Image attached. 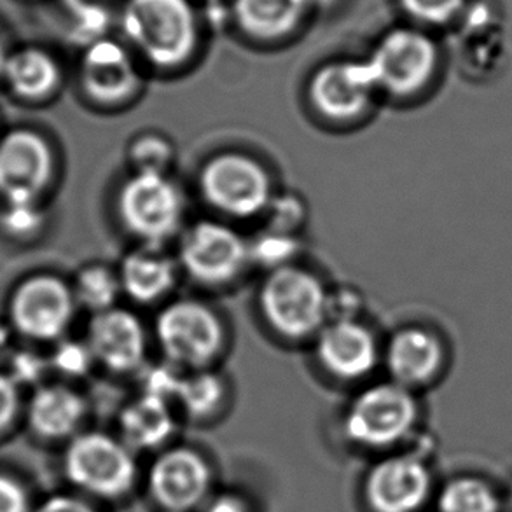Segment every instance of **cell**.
I'll list each match as a JSON object with an SVG mask.
<instances>
[{
    "label": "cell",
    "instance_id": "obj_28",
    "mask_svg": "<svg viewBox=\"0 0 512 512\" xmlns=\"http://www.w3.org/2000/svg\"><path fill=\"white\" fill-rule=\"evenodd\" d=\"M118 0H60L63 9L72 18V34L88 46L105 37L111 23L112 6Z\"/></svg>",
    "mask_w": 512,
    "mask_h": 512
},
{
    "label": "cell",
    "instance_id": "obj_35",
    "mask_svg": "<svg viewBox=\"0 0 512 512\" xmlns=\"http://www.w3.org/2000/svg\"><path fill=\"white\" fill-rule=\"evenodd\" d=\"M364 306V298L355 287H338L327 292V322L357 320Z\"/></svg>",
    "mask_w": 512,
    "mask_h": 512
},
{
    "label": "cell",
    "instance_id": "obj_12",
    "mask_svg": "<svg viewBox=\"0 0 512 512\" xmlns=\"http://www.w3.org/2000/svg\"><path fill=\"white\" fill-rule=\"evenodd\" d=\"M76 296L69 285L55 277H34L16 289L11 315L14 326L32 340L62 338L76 313Z\"/></svg>",
    "mask_w": 512,
    "mask_h": 512
},
{
    "label": "cell",
    "instance_id": "obj_36",
    "mask_svg": "<svg viewBox=\"0 0 512 512\" xmlns=\"http://www.w3.org/2000/svg\"><path fill=\"white\" fill-rule=\"evenodd\" d=\"M0 512H32L25 486L6 474H0Z\"/></svg>",
    "mask_w": 512,
    "mask_h": 512
},
{
    "label": "cell",
    "instance_id": "obj_5",
    "mask_svg": "<svg viewBox=\"0 0 512 512\" xmlns=\"http://www.w3.org/2000/svg\"><path fill=\"white\" fill-rule=\"evenodd\" d=\"M116 208L126 231L142 245L163 247L182 229L186 198L170 175L132 173L119 187Z\"/></svg>",
    "mask_w": 512,
    "mask_h": 512
},
{
    "label": "cell",
    "instance_id": "obj_10",
    "mask_svg": "<svg viewBox=\"0 0 512 512\" xmlns=\"http://www.w3.org/2000/svg\"><path fill=\"white\" fill-rule=\"evenodd\" d=\"M378 90L406 97L423 88L437 65V48L418 28H394L381 37L367 58Z\"/></svg>",
    "mask_w": 512,
    "mask_h": 512
},
{
    "label": "cell",
    "instance_id": "obj_33",
    "mask_svg": "<svg viewBox=\"0 0 512 512\" xmlns=\"http://www.w3.org/2000/svg\"><path fill=\"white\" fill-rule=\"evenodd\" d=\"M97 364L90 346L84 341H62L56 346L51 366L67 378H81L90 373L91 366Z\"/></svg>",
    "mask_w": 512,
    "mask_h": 512
},
{
    "label": "cell",
    "instance_id": "obj_23",
    "mask_svg": "<svg viewBox=\"0 0 512 512\" xmlns=\"http://www.w3.org/2000/svg\"><path fill=\"white\" fill-rule=\"evenodd\" d=\"M312 11L308 0H233V16L245 34L277 41L292 34Z\"/></svg>",
    "mask_w": 512,
    "mask_h": 512
},
{
    "label": "cell",
    "instance_id": "obj_30",
    "mask_svg": "<svg viewBox=\"0 0 512 512\" xmlns=\"http://www.w3.org/2000/svg\"><path fill=\"white\" fill-rule=\"evenodd\" d=\"M264 214L268 217L266 229L285 235H298L299 229L305 226L308 217L305 201L301 200L298 194L292 193L273 196Z\"/></svg>",
    "mask_w": 512,
    "mask_h": 512
},
{
    "label": "cell",
    "instance_id": "obj_25",
    "mask_svg": "<svg viewBox=\"0 0 512 512\" xmlns=\"http://www.w3.org/2000/svg\"><path fill=\"white\" fill-rule=\"evenodd\" d=\"M499 495L479 478L451 479L437 497V512H500Z\"/></svg>",
    "mask_w": 512,
    "mask_h": 512
},
{
    "label": "cell",
    "instance_id": "obj_9",
    "mask_svg": "<svg viewBox=\"0 0 512 512\" xmlns=\"http://www.w3.org/2000/svg\"><path fill=\"white\" fill-rule=\"evenodd\" d=\"M179 264L198 284L226 285L250 264L249 242L222 222H194L180 236Z\"/></svg>",
    "mask_w": 512,
    "mask_h": 512
},
{
    "label": "cell",
    "instance_id": "obj_44",
    "mask_svg": "<svg viewBox=\"0 0 512 512\" xmlns=\"http://www.w3.org/2000/svg\"><path fill=\"white\" fill-rule=\"evenodd\" d=\"M156 512H168V511H156Z\"/></svg>",
    "mask_w": 512,
    "mask_h": 512
},
{
    "label": "cell",
    "instance_id": "obj_26",
    "mask_svg": "<svg viewBox=\"0 0 512 512\" xmlns=\"http://www.w3.org/2000/svg\"><path fill=\"white\" fill-rule=\"evenodd\" d=\"M72 291L77 305L84 306L93 315H97L114 308L123 289L118 271L111 270L104 264H91L79 271Z\"/></svg>",
    "mask_w": 512,
    "mask_h": 512
},
{
    "label": "cell",
    "instance_id": "obj_45",
    "mask_svg": "<svg viewBox=\"0 0 512 512\" xmlns=\"http://www.w3.org/2000/svg\"><path fill=\"white\" fill-rule=\"evenodd\" d=\"M511 502H512V493H511Z\"/></svg>",
    "mask_w": 512,
    "mask_h": 512
},
{
    "label": "cell",
    "instance_id": "obj_13",
    "mask_svg": "<svg viewBox=\"0 0 512 512\" xmlns=\"http://www.w3.org/2000/svg\"><path fill=\"white\" fill-rule=\"evenodd\" d=\"M55 172L48 142L28 130L0 140V193L9 200H39Z\"/></svg>",
    "mask_w": 512,
    "mask_h": 512
},
{
    "label": "cell",
    "instance_id": "obj_24",
    "mask_svg": "<svg viewBox=\"0 0 512 512\" xmlns=\"http://www.w3.org/2000/svg\"><path fill=\"white\" fill-rule=\"evenodd\" d=\"M226 401V383L212 369L184 373L175 402L186 418L205 422L222 408Z\"/></svg>",
    "mask_w": 512,
    "mask_h": 512
},
{
    "label": "cell",
    "instance_id": "obj_6",
    "mask_svg": "<svg viewBox=\"0 0 512 512\" xmlns=\"http://www.w3.org/2000/svg\"><path fill=\"white\" fill-rule=\"evenodd\" d=\"M161 353L180 371H200L221 355L226 331L219 315L196 299H177L165 306L154 324Z\"/></svg>",
    "mask_w": 512,
    "mask_h": 512
},
{
    "label": "cell",
    "instance_id": "obj_40",
    "mask_svg": "<svg viewBox=\"0 0 512 512\" xmlns=\"http://www.w3.org/2000/svg\"><path fill=\"white\" fill-rule=\"evenodd\" d=\"M44 373V364L41 360L34 357V355H21L16 360V366H14V374L11 376L16 383H28V381H35L37 378H41Z\"/></svg>",
    "mask_w": 512,
    "mask_h": 512
},
{
    "label": "cell",
    "instance_id": "obj_34",
    "mask_svg": "<svg viewBox=\"0 0 512 512\" xmlns=\"http://www.w3.org/2000/svg\"><path fill=\"white\" fill-rule=\"evenodd\" d=\"M399 4L413 20L444 25L462 11L465 0H399Z\"/></svg>",
    "mask_w": 512,
    "mask_h": 512
},
{
    "label": "cell",
    "instance_id": "obj_43",
    "mask_svg": "<svg viewBox=\"0 0 512 512\" xmlns=\"http://www.w3.org/2000/svg\"><path fill=\"white\" fill-rule=\"evenodd\" d=\"M21 2H34V0H21Z\"/></svg>",
    "mask_w": 512,
    "mask_h": 512
},
{
    "label": "cell",
    "instance_id": "obj_27",
    "mask_svg": "<svg viewBox=\"0 0 512 512\" xmlns=\"http://www.w3.org/2000/svg\"><path fill=\"white\" fill-rule=\"evenodd\" d=\"M301 250L303 243L298 235H285L266 229L249 242L250 263L271 273L292 266Z\"/></svg>",
    "mask_w": 512,
    "mask_h": 512
},
{
    "label": "cell",
    "instance_id": "obj_32",
    "mask_svg": "<svg viewBox=\"0 0 512 512\" xmlns=\"http://www.w3.org/2000/svg\"><path fill=\"white\" fill-rule=\"evenodd\" d=\"M137 374H140V394L160 397L172 404L175 402L180 380L184 376V371H180L179 367L165 360L158 366H144Z\"/></svg>",
    "mask_w": 512,
    "mask_h": 512
},
{
    "label": "cell",
    "instance_id": "obj_4",
    "mask_svg": "<svg viewBox=\"0 0 512 512\" xmlns=\"http://www.w3.org/2000/svg\"><path fill=\"white\" fill-rule=\"evenodd\" d=\"M327 292L313 273L292 264L264 278L259 306L273 331L287 340H305L327 324Z\"/></svg>",
    "mask_w": 512,
    "mask_h": 512
},
{
    "label": "cell",
    "instance_id": "obj_15",
    "mask_svg": "<svg viewBox=\"0 0 512 512\" xmlns=\"http://www.w3.org/2000/svg\"><path fill=\"white\" fill-rule=\"evenodd\" d=\"M86 343L95 362L111 373H139L146 366V327L135 313L125 308L114 306L93 315Z\"/></svg>",
    "mask_w": 512,
    "mask_h": 512
},
{
    "label": "cell",
    "instance_id": "obj_8",
    "mask_svg": "<svg viewBox=\"0 0 512 512\" xmlns=\"http://www.w3.org/2000/svg\"><path fill=\"white\" fill-rule=\"evenodd\" d=\"M203 200L221 214L249 219L264 214L273 194L270 173L247 154H217L200 172Z\"/></svg>",
    "mask_w": 512,
    "mask_h": 512
},
{
    "label": "cell",
    "instance_id": "obj_20",
    "mask_svg": "<svg viewBox=\"0 0 512 512\" xmlns=\"http://www.w3.org/2000/svg\"><path fill=\"white\" fill-rule=\"evenodd\" d=\"M177 268V263L161 247L140 245L121 261L118 270L121 289L135 303L151 305L172 292Z\"/></svg>",
    "mask_w": 512,
    "mask_h": 512
},
{
    "label": "cell",
    "instance_id": "obj_14",
    "mask_svg": "<svg viewBox=\"0 0 512 512\" xmlns=\"http://www.w3.org/2000/svg\"><path fill=\"white\" fill-rule=\"evenodd\" d=\"M378 90L367 60H340L322 65L310 79L313 107L329 119H352L366 111Z\"/></svg>",
    "mask_w": 512,
    "mask_h": 512
},
{
    "label": "cell",
    "instance_id": "obj_18",
    "mask_svg": "<svg viewBox=\"0 0 512 512\" xmlns=\"http://www.w3.org/2000/svg\"><path fill=\"white\" fill-rule=\"evenodd\" d=\"M177 432L172 402L139 394L119 411L118 436L137 455L165 450Z\"/></svg>",
    "mask_w": 512,
    "mask_h": 512
},
{
    "label": "cell",
    "instance_id": "obj_21",
    "mask_svg": "<svg viewBox=\"0 0 512 512\" xmlns=\"http://www.w3.org/2000/svg\"><path fill=\"white\" fill-rule=\"evenodd\" d=\"M62 65L49 49L25 44L11 49L2 79L16 97L39 102L51 97L62 84Z\"/></svg>",
    "mask_w": 512,
    "mask_h": 512
},
{
    "label": "cell",
    "instance_id": "obj_42",
    "mask_svg": "<svg viewBox=\"0 0 512 512\" xmlns=\"http://www.w3.org/2000/svg\"><path fill=\"white\" fill-rule=\"evenodd\" d=\"M310 2V7H315V9H327V7L334 6L338 0H308Z\"/></svg>",
    "mask_w": 512,
    "mask_h": 512
},
{
    "label": "cell",
    "instance_id": "obj_16",
    "mask_svg": "<svg viewBox=\"0 0 512 512\" xmlns=\"http://www.w3.org/2000/svg\"><path fill=\"white\" fill-rule=\"evenodd\" d=\"M79 79L84 93L100 104H119L139 90L140 74L123 42L102 37L84 46Z\"/></svg>",
    "mask_w": 512,
    "mask_h": 512
},
{
    "label": "cell",
    "instance_id": "obj_37",
    "mask_svg": "<svg viewBox=\"0 0 512 512\" xmlns=\"http://www.w3.org/2000/svg\"><path fill=\"white\" fill-rule=\"evenodd\" d=\"M34 512H104L97 502L79 493H58L44 500Z\"/></svg>",
    "mask_w": 512,
    "mask_h": 512
},
{
    "label": "cell",
    "instance_id": "obj_38",
    "mask_svg": "<svg viewBox=\"0 0 512 512\" xmlns=\"http://www.w3.org/2000/svg\"><path fill=\"white\" fill-rule=\"evenodd\" d=\"M198 512H257L249 495L236 490L215 492Z\"/></svg>",
    "mask_w": 512,
    "mask_h": 512
},
{
    "label": "cell",
    "instance_id": "obj_29",
    "mask_svg": "<svg viewBox=\"0 0 512 512\" xmlns=\"http://www.w3.org/2000/svg\"><path fill=\"white\" fill-rule=\"evenodd\" d=\"M173 160H175V151L170 140L153 133L133 140L128 149V161L132 165L133 173L168 175Z\"/></svg>",
    "mask_w": 512,
    "mask_h": 512
},
{
    "label": "cell",
    "instance_id": "obj_41",
    "mask_svg": "<svg viewBox=\"0 0 512 512\" xmlns=\"http://www.w3.org/2000/svg\"><path fill=\"white\" fill-rule=\"evenodd\" d=\"M11 49L7 46L6 34H4V30L0 28V79H2V72H4V67H6L7 56L11 53Z\"/></svg>",
    "mask_w": 512,
    "mask_h": 512
},
{
    "label": "cell",
    "instance_id": "obj_7",
    "mask_svg": "<svg viewBox=\"0 0 512 512\" xmlns=\"http://www.w3.org/2000/svg\"><path fill=\"white\" fill-rule=\"evenodd\" d=\"M215 467L203 451L170 444L153 455L142 486L156 511L198 512L215 490Z\"/></svg>",
    "mask_w": 512,
    "mask_h": 512
},
{
    "label": "cell",
    "instance_id": "obj_11",
    "mask_svg": "<svg viewBox=\"0 0 512 512\" xmlns=\"http://www.w3.org/2000/svg\"><path fill=\"white\" fill-rule=\"evenodd\" d=\"M432 471L425 457L413 451L388 453L362 481V499L369 512H420L432 495Z\"/></svg>",
    "mask_w": 512,
    "mask_h": 512
},
{
    "label": "cell",
    "instance_id": "obj_22",
    "mask_svg": "<svg viewBox=\"0 0 512 512\" xmlns=\"http://www.w3.org/2000/svg\"><path fill=\"white\" fill-rule=\"evenodd\" d=\"M388 373L402 387L429 381L441 364V346L432 334L422 329H404L395 334L387 348Z\"/></svg>",
    "mask_w": 512,
    "mask_h": 512
},
{
    "label": "cell",
    "instance_id": "obj_39",
    "mask_svg": "<svg viewBox=\"0 0 512 512\" xmlns=\"http://www.w3.org/2000/svg\"><path fill=\"white\" fill-rule=\"evenodd\" d=\"M20 408V395L16 381L11 376L0 374V436L13 425Z\"/></svg>",
    "mask_w": 512,
    "mask_h": 512
},
{
    "label": "cell",
    "instance_id": "obj_31",
    "mask_svg": "<svg viewBox=\"0 0 512 512\" xmlns=\"http://www.w3.org/2000/svg\"><path fill=\"white\" fill-rule=\"evenodd\" d=\"M44 212L39 207V200H9L0 217L2 228L9 235L25 238L32 236L42 228Z\"/></svg>",
    "mask_w": 512,
    "mask_h": 512
},
{
    "label": "cell",
    "instance_id": "obj_3",
    "mask_svg": "<svg viewBox=\"0 0 512 512\" xmlns=\"http://www.w3.org/2000/svg\"><path fill=\"white\" fill-rule=\"evenodd\" d=\"M418 406L409 388L395 381L376 383L353 397L343 416V432L362 450L390 451L415 429Z\"/></svg>",
    "mask_w": 512,
    "mask_h": 512
},
{
    "label": "cell",
    "instance_id": "obj_1",
    "mask_svg": "<svg viewBox=\"0 0 512 512\" xmlns=\"http://www.w3.org/2000/svg\"><path fill=\"white\" fill-rule=\"evenodd\" d=\"M119 25L126 46L156 69H177L200 44V18L191 0H125Z\"/></svg>",
    "mask_w": 512,
    "mask_h": 512
},
{
    "label": "cell",
    "instance_id": "obj_19",
    "mask_svg": "<svg viewBox=\"0 0 512 512\" xmlns=\"http://www.w3.org/2000/svg\"><path fill=\"white\" fill-rule=\"evenodd\" d=\"M88 404L67 385L41 387L28 404V423L35 436L46 441H70L83 432Z\"/></svg>",
    "mask_w": 512,
    "mask_h": 512
},
{
    "label": "cell",
    "instance_id": "obj_2",
    "mask_svg": "<svg viewBox=\"0 0 512 512\" xmlns=\"http://www.w3.org/2000/svg\"><path fill=\"white\" fill-rule=\"evenodd\" d=\"M63 472L79 495L93 502H121L142 486L139 455L118 436L83 430L63 453Z\"/></svg>",
    "mask_w": 512,
    "mask_h": 512
},
{
    "label": "cell",
    "instance_id": "obj_17",
    "mask_svg": "<svg viewBox=\"0 0 512 512\" xmlns=\"http://www.w3.org/2000/svg\"><path fill=\"white\" fill-rule=\"evenodd\" d=\"M315 352L327 373L343 381L366 378L380 359L374 334L359 320L327 322L317 334Z\"/></svg>",
    "mask_w": 512,
    "mask_h": 512
}]
</instances>
